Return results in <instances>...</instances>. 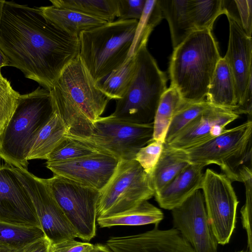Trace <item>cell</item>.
Returning a JSON list of instances; mask_svg holds the SVG:
<instances>
[{
	"label": "cell",
	"instance_id": "1",
	"mask_svg": "<svg viewBox=\"0 0 252 252\" xmlns=\"http://www.w3.org/2000/svg\"><path fill=\"white\" fill-rule=\"evenodd\" d=\"M0 49L9 66L51 91L65 68L79 54L78 37L61 31L38 7L4 1Z\"/></svg>",
	"mask_w": 252,
	"mask_h": 252
},
{
	"label": "cell",
	"instance_id": "2",
	"mask_svg": "<svg viewBox=\"0 0 252 252\" xmlns=\"http://www.w3.org/2000/svg\"><path fill=\"white\" fill-rule=\"evenodd\" d=\"M50 92L54 110L67 128L65 135L78 139L90 136L93 123L110 100L96 87L79 54L63 70Z\"/></svg>",
	"mask_w": 252,
	"mask_h": 252
},
{
	"label": "cell",
	"instance_id": "3",
	"mask_svg": "<svg viewBox=\"0 0 252 252\" xmlns=\"http://www.w3.org/2000/svg\"><path fill=\"white\" fill-rule=\"evenodd\" d=\"M211 31H194L173 49L169 67L171 86L185 101L206 99L209 85L221 58Z\"/></svg>",
	"mask_w": 252,
	"mask_h": 252
},
{
	"label": "cell",
	"instance_id": "4",
	"mask_svg": "<svg viewBox=\"0 0 252 252\" xmlns=\"http://www.w3.org/2000/svg\"><path fill=\"white\" fill-rule=\"evenodd\" d=\"M54 112L50 91L39 87L20 94L11 118L0 134V158L14 167L27 169L35 138Z\"/></svg>",
	"mask_w": 252,
	"mask_h": 252
},
{
	"label": "cell",
	"instance_id": "5",
	"mask_svg": "<svg viewBox=\"0 0 252 252\" xmlns=\"http://www.w3.org/2000/svg\"><path fill=\"white\" fill-rule=\"evenodd\" d=\"M137 24L117 19L80 33V58L95 84L128 58Z\"/></svg>",
	"mask_w": 252,
	"mask_h": 252
},
{
	"label": "cell",
	"instance_id": "6",
	"mask_svg": "<svg viewBox=\"0 0 252 252\" xmlns=\"http://www.w3.org/2000/svg\"><path fill=\"white\" fill-rule=\"evenodd\" d=\"M142 43L134 54V76L123 97L117 100L114 117L137 124L153 123L160 98L167 89L166 74Z\"/></svg>",
	"mask_w": 252,
	"mask_h": 252
},
{
	"label": "cell",
	"instance_id": "7",
	"mask_svg": "<svg viewBox=\"0 0 252 252\" xmlns=\"http://www.w3.org/2000/svg\"><path fill=\"white\" fill-rule=\"evenodd\" d=\"M252 120L226 129L218 136L185 150L191 163L203 167L214 164L231 182H240V175L252 167Z\"/></svg>",
	"mask_w": 252,
	"mask_h": 252
},
{
	"label": "cell",
	"instance_id": "8",
	"mask_svg": "<svg viewBox=\"0 0 252 252\" xmlns=\"http://www.w3.org/2000/svg\"><path fill=\"white\" fill-rule=\"evenodd\" d=\"M154 194L150 176L136 160H120L113 176L100 191L97 217L134 208Z\"/></svg>",
	"mask_w": 252,
	"mask_h": 252
},
{
	"label": "cell",
	"instance_id": "9",
	"mask_svg": "<svg viewBox=\"0 0 252 252\" xmlns=\"http://www.w3.org/2000/svg\"><path fill=\"white\" fill-rule=\"evenodd\" d=\"M153 122L134 123L110 115L100 117L93 123L89 137L76 139L119 160H131L135 159L141 148L153 140Z\"/></svg>",
	"mask_w": 252,
	"mask_h": 252
},
{
	"label": "cell",
	"instance_id": "10",
	"mask_svg": "<svg viewBox=\"0 0 252 252\" xmlns=\"http://www.w3.org/2000/svg\"><path fill=\"white\" fill-rule=\"evenodd\" d=\"M44 180L78 238L90 241L96 234L100 191L60 175Z\"/></svg>",
	"mask_w": 252,
	"mask_h": 252
},
{
	"label": "cell",
	"instance_id": "11",
	"mask_svg": "<svg viewBox=\"0 0 252 252\" xmlns=\"http://www.w3.org/2000/svg\"><path fill=\"white\" fill-rule=\"evenodd\" d=\"M201 189L213 233L218 244L229 242L235 228L239 203L231 181L222 173L207 169Z\"/></svg>",
	"mask_w": 252,
	"mask_h": 252
},
{
	"label": "cell",
	"instance_id": "12",
	"mask_svg": "<svg viewBox=\"0 0 252 252\" xmlns=\"http://www.w3.org/2000/svg\"><path fill=\"white\" fill-rule=\"evenodd\" d=\"M16 176L29 192L34 206L41 228L51 244L78 238L44 179L27 169L14 167Z\"/></svg>",
	"mask_w": 252,
	"mask_h": 252
},
{
	"label": "cell",
	"instance_id": "13",
	"mask_svg": "<svg viewBox=\"0 0 252 252\" xmlns=\"http://www.w3.org/2000/svg\"><path fill=\"white\" fill-rule=\"evenodd\" d=\"M171 211L174 228L195 252H217L218 243L210 225L200 190Z\"/></svg>",
	"mask_w": 252,
	"mask_h": 252
},
{
	"label": "cell",
	"instance_id": "14",
	"mask_svg": "<svg viewBox=\"0 0 252 252\" xmlns=\"http://www.w3.org/2000/svg\"><path fill=\"white\" fill-rule=\"evenodd\" d=\"M0 220L41 228L29 192L16 176L14 167L6 163L0 166Z\"/></svg>",
	"mask_w": 252,
	"mask_h": 252
},
{
	"label": "cell",
	"instance_id": "15",
	"mask_svg": "<svg viewBox=\"0 0 252 252\" xmlns=\"http://www.w3.org/2000/svg\"><path fill=\"white\" fill-rule=\"evenodd\" d=\"M119 159L103 152L60 162H47L46 167L60 175L100 191L114 173Z\"/></svg>",
	"mask_w": 252,
	"mask_h": 252
},
{
	"label": "cell",
	"instance_id": "16",
	"mask_svg": "<svg viewBox=\"0 0 252 252\" xmlns=\"http://www.w3.org/2000/svg\"><path fill=\"white\" fill-rule=\"evenodd\" d=\"M239 117L231 110L211 105L165 144L183 150L195 147L221 134Z\"/></svg>",
	"mask_w": 252,
	"mask_h": 252
},
{
	"label": "cell",
	"instance_id": "17",
	"mask_svg": "<svg viewBox=\"0 0 252 252\" xmlns=\"http://www.w3.org/2000/svg\"><path fill=\"white\" fill-rule=\"evenodd\" d=\"M106 245L113 252H195L175 228L155 227L137 234L112 237Z\"/></svg>",
	"mask_w": 252,
	"mask_h": 252
},
{
	"label": "cell",
	"instance_id": "18",
	"mask_svg": "<svg viewBox=\"0 0 252 252\" xmlns=\"http://www.w3.org/2000/svg\"><path fill=\"white\" fill-rule=\"evenodd\" d=\"M225 14L229 22V36L227 50L223 58L233 77L237 107L243 100L252 81V40L234 17L228 13Z\"/></svg>",
	"mask_w": 252,
	"mask_h": 252
},
{
	"label": "cell",
	"instance_id": "19",
	"mask_svg": "<svg viewBox=\"0 0 252 252\" xmlns=\"http://www.w3.org/2000/svg\"><path fill=\"white\" fill-rule=\"evenodd\" d=\"M203 167L190 163L154 196L159 206L172 210L201 189Z\"/></svg>",
	"mask_w": 252,
	"mask_h": 252
},
{
	"label": "cell",
	"instance_id": "20",
	"mask_svg": "<svg viewBox=\"0 0 252 252\" xmlns=\"http://www.w3.org/2000/svg\"><path fill=\"white\" fill-rule=\"evenodd\" d=\"M43 16L64 32L78 37L81 32L106 24V21L77 11L54 5L38 7Z\"/></svg>",
	"mask_w": 252,
	"mask_h": 252
},
{
	"label": "cell",
	"instance_id": "21",
	"mask_svg": "<svg viewBox=\"0 0 252 252\" xmlns=\"http://www.w3.org/2000/svg\"><path fill=\"white\" fill-rule=\"evenodd\" d=\"M206 100L211 105L232 111L236 99L233 77L224 58L218 63L209 85Z\"/></svg>",
	"mask_w": 252,
	"mask_h": 252
},
{
	"label": "cell",
	"instance_id": "22",
	"mask_svg": "<svg viewBox=\"0 0 252 252\" xmlns=\"http://www.w3.org/2000/svg\"><path fill=\"white\" fill-rule=\"evenodd\" d=\"M190 163L185 150L171 147L164 143L160 158L150 177L155 194Z\"/></svg>",
	"mask_w": 252,
	"mask_h": 252
},
{
	"label": "cell",
	"instance_id": "23",
	"mask_svg": "<svg viewBox=\"0 0 252 252\" xmlns=\"http://www.w3.org/2000/svg\"><path fill=\"white\" fill-rule=\"evenodd\" d=\"M163 18L168 22L173 49L195 31L189 13L188 0H158Z\"/></svg>",
	"mask_w": 252,
	"mask_h": 252
},
{
	"label": "cell",
	"instance_id": "24",
	"mask_svg": "<svg viewBox=\"0 0 252 252\" xmlns=\"http://www.w3.org/2000/svg\"><path fill=\"white\" fill-rule=\"evenodd\" d=\"M163 218L162 211L146 200L129 210L108 216L97 217L96 221L102 228L150 224H155L157 226Z\"/></svg>",
	"mask_w": 252,
	"mask_h": 252
},
{
	"label": "cell",
	"instance_id": "25",
	"mask_svg": "<svg viewBox=\"0 0 252 252\" xmlns=\"http://www.w3.org/2000/svg\"><path fill=\"white\" fill-rule=\"evenodd\" d=\"M67 133L64 124L59 115L54 111L36 137L29 155L28 160H47L50 154L63 140Z\"/></svg>",
	"mask_w": 252,
	"mask_h": 252
},
{
	"label": "cell",
	"instance_id": "26",
	"mask_svg": "<svg viewBox=\"0 0 252 252\" xmlns=\"http://www.w3.org/2000/svg\"><path fill=\"white\" fill-rule=\"evenodd\" d=\"M183 101L178 91L173 86L162 94L153 121V140L165 143L166 135L173 116Z\"/></svg>",
	"mask_w": 252,
	"mask_h": 252
},
{
	"label": "cell",
	"instance_id": "27",
	"mask_svg": "<svg viewBox=\"0 0 252 252\" xmlns=\"http://www.w3.org/2000/svg\"><path fill=\"white\" fill-rule=\"evenodd\" d=\"M135 69L134 55L128 58L119 67L114 70L100 83L97 88L109 99H121L132 80Z\"/></svg>",
	"mask_w": 252,
	"mask_h": 252
},
{
	"label": "cell",
	"instance_id": "28",
	"mask_svg": "<svg viewBox=\"0 0 252 252\" xmlns=\"http://www.w3.org/2000/svg\"><path fill=\"white\" fill-rule=\"evenodd\" d=\"M53 5L78 11L87 15L113 22L117 17V0H50Z\"/></svg>",
	"mask_w": 252,
	"mask_h": 252
},
{
	"label": "cell",
	"instance_id": "29",
	"mask_svg": "<svg viewBox=\"0 0 252 252\" xmlns=\"http://www.w3.org/2000/svg\"><path fill=\"white\" fill-rule=\"evenodd\" d=\"M188 10L195 31L212 30L216 19L226 11L223 0H188Z\"/></svg>",
	"mask_w": 252,
	"mask_h": 252
},
{
	"label": "cell",
	"instance_id": "30",
	"mask_svg": "<svg viewBox=\"0 0 252 252\" xmlns=\"http://www.w3.org/2000/svg\"><path fill=\"white\" fill-rule=\"evenodd\" d=\"M162 19L158 0H146L142 15L138 20L128 58L133 56L141 44L147 43L151 33Z\"/></svg>",
	"mask_w": 252,
	"mask_h": 252
},
{
	"label": "cell",
	"instance_id": "31",
	"mask_svg": "<svg viewBox=\"0 0 252 252\" xmlns=\"http://www.w3.org/2000/svg\"><path fill=\"white\" fill-rule=\"evenodd\" d=\"M44 236L40 228L15 225L0 220V245L24 249Z\"/></svg>",
	"mask_w": 252,
	"mask_h": 252
},
{
	"label": "cell",
	"instance_id": "32",
	"mask_svg": "<svg viewBox=\"0 0 252 252\" xmlns=\"http://www.w3.org/2000/svg\"><path fill=\"white\" fill-rule=\"evenodd\" d=\"M97 152L91 145L73 137L66 136L50 154L47 162H60L73 160Z\"/></svg>",
	"mask_w": 252,
	"mask_h": 252
},
{
	"label": "cell",
	"instance_id": "33",
	"mask_svg": "<svg viewBox=\"0 0 252 252\" xmlns=\"http://www.w3.org/2000/svg\"><path fill=\"white\" fill-rule=\"evenodd\" d=\"M211 105L206 99L197 102H188L183 100L175 113L168 128L165 143L169 142L184 127Z\"/></svg>",
	"mask_w": 252,
	"mask_h": 252
},
{
	"label": "cell",
	"instance_id": "34",
	"mask_svg": "<svg viewBox=\"0 0 252 252\" xmlns=\"http://www.w3.org/2000/svg\"><path fill=\"white\" fill-rule=\"evenodd\" d=\"M20 94L0 71V134L7 126L18 104Z\"/></svg>",
	"mask_w": 252,
	"mask_h": 252
},
{
	"label": "cell",
	"instance_id": "35",
	"mask_svg": "<svg viewBox=\"0 0 252 252\" xmlns=\"http://www.w3.org/2000/svg\"><path fill=\"white\" fill-rule=\"evenodd\" d=\"M240 182L244 184L246 194L245 203L240 211L242 223L247 232L248 251L252 252V170H249L242 173Z\"/></svg>",
	"mask_w": 252,
	"mask_h": 252
},
{
	"label": "cell",
	"instance_id": "36",
	"mask_svg": "<svg viewBox=\"0 0 252 252\" xmlns=\"http://www.w3.org/2000/svg\"><path fill=\"white\" fill-rule=\"evenodd\" d=\"M164 144L159 141L152 140L141 148L136 154L134 159L139 163L150 177L160 158Z\"/></svg>",
	"mask_w": 252,
	"mask_h": 252
},
{
	"label": "cell",
	"instance_id": "37",
	"mask_svg": "<svg viewBox=\"0 0 252 252\" xmlns=\"http://www.w3.org/2000/svg\"><path fill=\"white\" fill-rule=\"evenodd\" d=\"M146 0H117L118 20H139Z\"/></svg>",
	"mask_w": 252,
	"mask_h": 252
},
{
	"label": "cell",
	"instance_id": "38",
	"mask_svg": "<svg viewBox=\"0 0 252 252\" xmlns=\"http://www.w3.org/2000/svg\"><path fill=\"white\" fill-rule=\"evenodd\" d=\"M233 2L238 15L236 18H235L246 35L249 37H252V0H234Z\"/></svg>",
	"mask_w": 252,
	"mask_h": 252
},
{
	"label": "cell",
	"instance_id": "39",
	"mask_svg": "<svg viewBox=\"0 0 252 252\" xmlns=\"http://www.w3.org/2000/svg\"><path fill=\"white\" fill-rule=\"evenodd\" d=\"M94 245L68 239L51 244L50 252H92Z\"/></svg>",
	"mask_w": 252,
	"mask_h": 252
},
{
	"label": "cell",
	"instance_id": "40",
	"mask_svg": "<svg viewBox=\"0 0 252 252\" xmlns=\"http://www.w3.org/2000/svg\"><path fill=\"white\" fill-rule=\"evenodd\" d=\"M251 81L249 84L247 89L245 97L242 103L237 106L233 111L235 113L240 115L246 114L248 116V119H252V90Z\"/></svg>",
	"mask_w": 252,
	"mask_h": 252
},
{
	"label": "cell",
	"instance_id": "41",
	"mask_svg": "<svg viewBox=\"0 0 252 252\" xmlns=\"http://www.w3.org/2000/svg\"><path fill=\"white\" fill-rule=\"evenodd\" d=\"M51 243L44 236L26 246L23 252H50Z\"/></svg>",
	"mask_w": 252,
	"mask_h": 252
},
{
	"label": "cell",
	"instance_id": "42",
	"mask_svg": "<svg viewBox=\"0 0 252 252\" xmlns=\"http://www.w3.org/2000/svg\"><path fill=\"white\" fill-rule=\"evenodd\" d=\"M92 252H113L106 245L100 244L94 245V248Z\"/></svg>",
	"mask_w": 252,
	"mask_h": 252
},
{
	"label": "cell",
	"instance_id": "43",
	"mask_svg": "<svg viewBox=\"0 0 252 252\" xmlns=\"http://www.w3.org/2000/svg\"><path fill=\"white\" fill-rule=\"evenodd\" d=\"M24 249H18L15 247L0 245V252H23Z\"/></svg>",
	"mask_w": 252,
	"mask_h": 252
},
{
	"label": "cell",
	"instance_id": "44",
	"mask_svg": "<svg viewBox=\"0 0 252 252\" xmlns=\"http://www.w3.org/2000/svg\"><path fill=\"white\" fill-rule=\"evenodd\" d=\"M5 66H9L8 61L0 49V71L1 67Z\"/></svg>",
	"mask_w": 252,
	"mask_h": 252
},
{
	"label": "cell",
	"instance_id": "45",
	"mask_svg": "<svg viewBox=\"0 0 252 252\" xmlns=\"http://www.w3.org/2000/svg\"><path fill=\"white\" fill-rule=\"evenodd\" d=\"M4 1L5 0H0V21L2 13Z\"/></svg>",
	"mask_w": 252,
	"mask_h": 252
},
{
	"label": "cell",
	"instance_id": "46",
	"mask_svg": "<svg viewBox=\"0 0 252 252\" xmlns=\"http://www.w3.org/2000/svg\"><path fill=\"white\" fill-rule=\"evenodd\" d=\"M250 252L249 251L242 250V251H238V252Z\"/></svg>",
	"mask_w": 252,
	"mask_h": 252
}]
</instances>
